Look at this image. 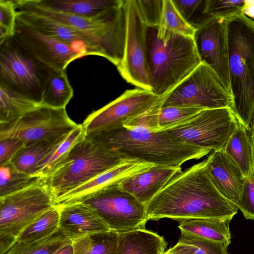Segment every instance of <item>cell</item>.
Returning <instances> with one entry per match:
<instances>
[{
	"instance_id": "8",
	"label": "cell",
	"mask_w": 254,
	"mask_h": 254,
	"mask_svg": "<svg viewBox=\"0 0 254 254\" xmlns=\"http://www.w3.org/2000/svg\"><path fill=\"white\" fill-rule=\"evenodd\" d=\"M54 206L53 196L46 184L0 197V254H4L28 226Z\"/></svg>"
},
{
	"instance_id": "34",
	"label": "cell",
	"mask_w": 254,
	"mask_h": 254,
	"mask_svg": "<svg viewBox=\"0 0 254 254\" xmlns=\"http://www.w3.org/2000/svg\"><path fill=\"white\" fill-rule=\"evenodd\" d=\"M185 21L195 30L213 18L206 12L207 0H172Z\"/></svg>"
},
{
	"instance_id": "25",
	"label": "cell",
	"mask_w": 254,
	"mask_h": 254,
	"mask_svg": "<svg viewBox=\"0 0 254 254\" xmlns=\"http://www.w3.org/2000/svg\"><path fill=\"white\" fill-rule=\"evenodd\" d=\"M231 219L191 218L178 221V228L183 231L203 238L229 245L231 234Z\"/></svg>"
},
{
	"instance_id": "47",
	"label": "cell",
	"mask_w": 254,
	"mask_h": 254,
	"mask_svg": "<svg viewBox=\"0 0 254 254\" xmlns=\"http://www.w3.org/2000/svg\"><path fill=\"white\" fill-rule=\"evenodd\" d=\"M254 132V119L252 124V128H251V133Z\"/></svg>"
},
{
	"instance_id": "20",
	"label": "cell",
	"mask_w": 254,
	"mask_h": 254,
	"mask_svg": "<svg viewBox=\"0 0 254 254\" xmlns=\"http://www.w3.org/2000/svg\"><path fill=\"white\" fill-rule=\"evenodd\" d=\"M153 166L136 161H126L99 175L56 200L55 206L81 202L89 195L105 188L119 184L131 176L147 170Z\"/></svg>"
},
{
	"instance_id": "16",
	"label": "cell",
	"mask_w": 254,
	"mask_h": 254,
	"mask_svg": "<svg viewBox=\"0 0 254 254\" xmlns=\"http://www.w3.org/2000/svg\"><path fill=\"white\" fill-rule=\"evenodd\" d=\"M201 63L210 67L230 92L227 20L213 18L193 37Z\"/></svg>"
},
{
	"instance_id": "9",
	"label": "cell",
	"mask_w": 254,
	"mask_h": 254,
	"mask_svg": "<svg viewBox=\"0 0 254 254\" xmlns=\"http://www.w3.org/2000/svg\"><path fill=\"white\" fill-rule=\"evenodd\" d=\"M239 123L230 108L205 109L162 131L181 142L213 151L224 149Z\"/></svg>"
},
{
	"instance_id": "7",
	"label": "cell",
	"mask_w": 254,
	"mask_h": 254,
	"mask_svg": "<svg viewBox=\"0 0 254 254\" xmlns=\"http://www.w3.org/2000/svg\"><path fill=\"white\" fill-rule=\"evenodd\" d=\"M52 70L13 36L0 43V85L40 105Z\"/></svg>"
},
{
	"instance_id": "23",
	"label": "cell",
	"mask_w": 254,
	"mask_h": 254,
	"mask_svg": "<svg viewBox=\"0 0 254 254\" xmlns=\"http://www.w3.org/2000/svg\"><path fill=\"white\" fill-rule=\"evenodd\" d=\"M68 135L51 140H43L24 145L10 162L19 171L29 175L36 176L40 165Z\"/></svg>"
},
{
	"instance_id": "22",
	"label": "cell",
	"mask_w": 254,
	"mask_h": 254,
	"mask_svg": "<svg viewBox=\"0 0 254 254\" xmlns=\"http://www.w3.org/2000/svg\"><path fill=\"white\" fill-rule=\"evenodd\" d=\"M167 245L157 233L138 229L118 233L116 254H163Z\"/></svg>"
},
{
	"instance_id": "19",
	"label": "cell",
	"mask_w": 254,
	"mask_h": 254,
	"mask_svg": "<svg viewBox=\"0 0 254 254\" xmlns=\"http://www.w3.org/2000/svg\"><path fill=\"white\" fill-rule=\"evenodd\" d=\"M59 231L71 241L110 230L91 206L82 202L59 206Z\"/></svg>"
},
{
	"instance_id": "31",
	"label": "cell",
	"mask_w": 254,
	"mask_h": 254,
	"mask_svg": "<svg viewBox=\"0 0 254 254\" xmlns=\"http://www.w3.org/2000/svg\"><path fill=\"white\" fill-rule=\"evenodd\" d=\"M85 136L82 125L77 124L65 139L42 162L36 175L45 178L52 175L61 166L73 146Z\"/></svg>"
},
{
	"instance_id": "27",
	"label": "cell",
	"mask_w": 254,
	"mask_h": 254,
	"mask_svg": "<svg viewBox=\"0 0 254 254\" xmlns=\"http://www.w3.org/2000/svg\"><path fill=\"white\" fill-rule=\"evenodd\" d=\"M73 90L65 70L52 69L45 86L40 105L55 109L65 108Z\"/></svg>"
},
{
	"instance_id": "2",
	"label": "cell",
	"mask_w": 254,
	"mask_h": 254,
	"mask_svg": "<svg viewBox=\"0 0 254 254\" xmlns=\"http://www.w3.org/2000/svg\"><path fill=\"white\" fill-rule=\"evenodd\" d=\"M96 145L127 161L155 166L181 167L210 151L181 142L163 131L140 127L121 128L85 134Z\"/></svg>"
},
{
	"instance_id": "29",
	"label": "cell",
	"mask_w": 254,
	"mask_h": 254,
	"mask_svg": "<svg viewBox=\"0 0 254 254\" xmlns=\"http://www.w3.org/2000/svg\"><path fill=\"white\" fill-rule=\"evenodd\" d=\"M118 233L110 230L86 235L72 241L74 254H116Z\"/></svg>"
},
{
	"instance_id": "33",
	"label": "cell",
	"mask_w": 254,
	"mask_h": 254,
	"mask_svg": "<svg viewBox=\"0 0 254 254\" xmlns=\"http://www.w3.org/2000/svg\"><path fill=\"white\" fill-rule=\"evenodd\" d=\"M70 241L58 230L51 236L34 242H16L4 254H53Z\"/></svg>"
},
{
	"instance_id": "32",
	"label": "cell",
	"mask_w": 254,
	"mask_h": 254,
	"mask_svg": "<svg viewBox=\"0 0 254 254\" xmlns=\"http://www.w3.org/2000/svg\"><path fill=\"white\" fill-rule=\"evenodd\" d=\"M59 217V207L55 206L28 226L16 242L32 243L51 236L58 230Z\"/></svg>"
},
{
	"instance_id": "1",
	"label": "cell",
	"mask_w": 254,
	"mask_h": 254,
	"mask_svg": "<svg viewBox=\"0 0 254 254\" xmlns=\"http://www.w3.org/2000/svg\"><path fill=\"white\" fill-rule=\"evenodd\" d=\"M238 209L214 185L205 160L177 173L146 205L148 220H232Z\"/></svg>"
},
{
	"instance_id": "30",
	"label": "cell",
	"mask_w": 254,
	"mask_h": 254,
	"mask_svg": "<svg viewBox=\"0 0 254 254\" xmlns=\"http://www.w3.org/2000/svg\"><path fill=\"white\" fill-rule=\"evenodd\" d=\"M46 182V178L21 172L8 162L0 168V197Z\"/></svg>"
},
{
	"instance_id": "46",
	"label": "cell",
	"mask_w": 254,
	"mask_h": 254,
	"mask_svg": "<svg viewBox=\"0 0 254 254\" xmlns=\"http://www.w3.org/2000/svg\"><path fill=\"white\" fill-rule=\"evenodd\" d=\"M250 140H251L252 146L253 164V169H254V132L253 133H251Z\"/></svg>"
},
{
	"instance_id": "3",
	"label": "cell",
	"mask_w": 254,
	"mask_h": 254,
	"mask_svg": "<svg viewBox=\"0 0 254 254\" xmlns=\"http://www.w3.org/2000/svg\"><path fill=\"white\" fill-rule=\"evenodd\" d=\"M231 109L251 130L254 119V20L243 13L227 20Z\"/></svg>"
},
{
	"instance_id": "5",
	"label": "cell",
	"mask_w": 254,
	"mask_h": 254,
	"mask_svg": "<svg viewBox=\"0 0 254 254\" xmlns=\"http://www.w3.org/2000/svg\"><path fill=\"white\" fill-rule=\"evenodd\" d=\"M16 10L31 11L49 17L68 25L91 39L102 51L104 58L117 67L124 53L126 19L123 2L92 17L54 11L36 0H13Z\"/></svg>"
},
{
	"instance_id": "37",
	"label": "cell",
	"mask_w": 254,
	"mask_h": 254,
	"mask_svg": "<svg viewBox=\"0 0 254 254\" xmlns=\"http://www.w3.org/2000/svg\"><path fill=\"white\" fill-rule=\"evenodd\" d=\"M181 232L179 242L190 245L193 254H229V245Z\"/></svg>"
},
{
	"instance_id": "14",
	"label": "cell",
	"mask_w": 254,
	"mask_h": 254,
	"mask_svg": "<svg viewBox=\"0 0 254 254\" xmlns=\"http://www.w3.org/2000/svg\"><path fill=\"white\" fill-rule=\"evenodd\" d=\"M152 91L127 90L115 100L90 113L81 124L85 134L123 127L126 122L146 113L160 101Z\"/></svg>"
},
{
	"instance_id": "44",
	"label": "cell",
	"mask_w": 254,
	"mask_h": 254,
	"mask_svg": "<svg viewBox=\"0 0 254 254\" xmlns=\"http://www.w3.org/2000/svg\"><path fill=\"white\" fill-rule=\"evenodd\" d=\"M243 13L254 20V0H247L246 6Z\"/></svg>"
},
{
	"instance_id": "42",
	"label": "cell",
	"mask_w": 254,
	"mask_h": 254,
	"mask_svg": "<svg viewBox=\"0 0 254 254\" xmlns=\"http://www.w3.org/2000/svg\"><path fill=\"white\" fill-rule=\"evenodd\" d=\"M24 143L15 138L0 140V165L9 162L12 157L24 146Z\"/></svg>"
},
{
	"instance_id": "12",
	"label": "cell",
	"mask_w": 254,
	"mask_h": 254,
	"mask_svg": "<svg viewBox=\"0 0 254 254\" xmlns=\"http://www.w3.org/2000/svg\"><path fill=\"white\" fill-rule=\"evenodd\" d=\"M77 125L69 118L65 108L40 105L18 120L0 124V140L15 138L25 145L67 135Z\"/></svg>"
},
{
	"instance_id": "39",
	"label": "cell",
	"mask_w": 254,
	"mask_h": 254,
	"mask_svg": "<svg viewBox=\"0 0 254 254\" xmlns=\"http://www.w3.org/2000/svg\"><path fill=\"white\" fill-rule=\"evenodd\" d=\"M142 21L147 27H158L161 20L164 0H134Z\"/></svg>"
},
{
	"instance_id": "6",
	"label": "cell",
	"mask_w": 254,
	"mask_h": 254,
	"mask_svg": "<svg viewBox=\"0 0 254 254\" xmlns=\"http://www.w3.org/2000/svg\"><path fill=\"white\" fill-rule=\"evenodd\" d=\"M96 145L85 136L72 148L46 184L55 201L99 175L126 162Z\"/></svg>"
},
{
	"instance_id": "45",
	"label": "cell",
	"mask_w": 254,
	"mask_h": 254,
	"mask_svg": "<svg viewBox=\"0 0 254 254\" xmlns=\"http://www.w3.org/2000/svg\"><path fill=\"white\" fill-rule=\"evenodd\" d=\"M53 254H74V249L72 241H71L64 245Z\"/></svg>"
},
{
	"instance_id": "43",
	"label": "cell",
	"mask_w": 254,
	"mask_h": 254,
	"mask_svg": "<svg viewBox=\"0 0 254 254\" xmlns=\"http://www.w3.org/2000/svg\"><path fill=\"white\" fill-rule=\"evenodd\" d=\"M163 254H193L191 247L187 244L178 243Z\"/></svg>"
},
{
	"instance_id": "40",
	"label": "cell",
	"mask_w": 254,
	"mask_h": 254,
	"mask_svg": "<svg viewBox=\"0 0 254 254\" xmlns=\"http://www.w3.org/2000/svg\"><path fill=\"white\" fill-rule=\"evenodd\" d=\"M17 14L12 0H0V43L14 36Z\"/></svg>"
},
{
	"instance_id": "28",
	"label": "cell",
	"mask_w": 254,
	"mask_h": 254,
	"mask_svg": "<svg viewBox=\"0 0 254 254\" xmlns=\"http://www.w3.org/2000/svg\"><path fill=\"white\" fill-rule=\"evenodd\" d=\"M40 106L0 85V124L9 123L18 120Z\"/></svg>"
},
{
	"instance_id": "13",
	"label": "cell",
	"mask_w": 254,
	"mask_h": 254,
	"mask_svg": "<svg viewBox=\"0 0 254 254\" xmlns=\"http://www.w3.org/2000/svg\"><path fill=\"white\" fill-rule=\"evenodd\" d=\"M126 33L124 56L118 70L127 82L152 91L147 34L148 27L138 12L134 0H124Z\"/></svg>"
},
{
	"instance_id": "15",
	"label": "cell",
	"mask_w": 254,
	"mask_h": 254,
	"mask_svg": "<svg viewBox=\"0 0 254 254\" xmlns=\"http://www.w3.org/2000/svg\"><path fill=\"white\" fill-rule=\"evenodd\" d=\"M13 37L42 63L56 70H65L83 57L67 44L48 36L17 19Z\"/></svg>"
},
{
	"instance_id": "26",
	"label": "cell",
	"mask_w": 254,
	"mask_h": 254,
	"mask_svg": "<svg viewBox=\"0 0 254 254\" xmlns=\"http://www.w3.org/2000/svg\"><path fill=\"white\" fill-rule=\"evenodd\" d=\"M224 150L246 177L253 174L252 146L247 130L240 123L228 140Z\"/></svg>"
},
{
	"instance_id": "41",
	"label": "cell",
	"mask_w": 254,
	"mask_h": 254,
	"mask_svg": "<svg viewBox=\"0 0 254 254\" xmlns=\"http://www.w3.org/2000/svg\"><path fill=\"white\" fill-rule=\"evenodd\" d=\"M237 207L247 219L254 220V173L246 178Z\"/></svg>"
},
{
	"instance_id": "4",
	"label": "cell",
	"mask_w": 254,
	"mask_h": 254,
	"mask_svg": "<svg viewBox=\"0 0 254 254\" xmlns=\"http://www.w3.org/2000/svg\"><path fill=\"white\" fill-rule=\"evenodd\" d=\"M152 91L165 96L200 63L193 37L148 27L147 34Z\"/></svg>"
},
{
	"instance_id": "11",
	"label": "cell",
	"mask_w": 254,
	"mask_h": 254,
	"mask_svg": "<svg viewBox=\"0 0 254 254\" xmlns=\"http://www.w3.org/2000/svg\"><path fill=\"white\" fill-rule=\"evenodd\" d=\"M81 202L93 207L110 230L117 233L144 229L148 220L146 205L119 183L105 188Z\"/></svg>"
},
{
	"instance_id": "18",
	"label": "cell",
	"mask_w": 254,
	"mask_h": 254,
	"mask_svg": "<svg viewBox=\"0 0 254 254\" xmlns=\"http://www.w3.org/2000/svg\"><path fill=\"white\" fill-rule=\"evenodd\" d=\"M205 166L214 185L227 199L237 206L247 177L224 149L213 151Z\"/></svg>"
},
{
	"instance_id": "21",
	"label": "cell",
	"mask_w": 254,
	"mask_h": 254,
	"mask_svg": "<svg viewBox=\"0 0 254 254\" xmlns=\"http://www.w3.org/2000/svg\"><path fill=\"white\" fill-rule=\"evenodd\" d=\"M181 171V167L154 165L123 180L119 185L146 205L174 176Z\"/></svg>"
},
{
	"instance_id": "10",
	"label": "cell",
	"mask_w": 254,
	"mask_h": 254,
	"mask_svg": "<svg viewBox=\"0 0 254 254\" xmlns=\"http://www.w3.org/2000/svg\"><path fill=\"white\" fill-rule=\"evenodd\" d=\"M182 106L212 109L232 107V97L216 73L201 63L164 96L162 107Z\"/></svg>"
},
{
	"instance_id": "35",
	"label": "cell",
	"mask_w": 254,
	"mask_h": 254,
	"mask_svg": "<svg viewBox=\"0 0 254 254\" xmlns=\"http://www.w3.org/2000/svg\"><path fill=\"white\" fill-rule=\"evenodd\" d=\"M203 110L190 107H160L156 111V131L164 130L181 124Z\"/></svg>"
},
{
	"instance_id": "38",
	"label": "cell",
	"mask_w": 254,
	"mask_h": 254,
	"mask_svg": "<svg viewBox=\"0 0 254 254\" xmlns=\"http://www.w3.org/2000/svg\"><path fill=\"white\" fill-rule=\"evenodd\" d=\"M247 0H207L206 12L213 18L228 20L243 13Z\"/></svg>"
},
{
	"instance_id": "24",
	"label": "cell",
	"mask_w": 254,
	"mask_h": 254,
	"mask_svg": "<svg viewBox=\"0 0 254 254\" xmlns=\"http://www.w3.org/2000/svg\"><path fill=\"white\" fill-rule=\"evenodd\" d=\"M49 9L77 16L92 17L118 6L124 0H36Z\"/></svg>"
},
{
	"instance_id": "36",
	"label": "cell",
	"mask_w": 254,
	"mask_h": 254,
	"mask_svg": "<svg viewBox=\"0 0 254 254\" xmlns=\"http://www.w3.org/2000/svg\"><path fill=\"white\" fill-rule=\"evenodd\" d=\"M159 28L177 34L193 37L195 30L183 18L172 0H164Z\"/></svg>"
},
{
	"instance_id": "17",
	"label": "cell",
	"mask_w": 254,
	"mask_h": 254,
	"mask_svg": "<svg viewBox=\"0 0 254 254\" xmlns=\"http://www.w3.org/2000/svg\"><path fill=\"white\" fill-rule=\"evenodd\" d=\"M15 10L17 20L42 34L67 44L83 57H104L102 51L91 39L74 28L40 14Z\"/></svg>"
}]
</instances>
